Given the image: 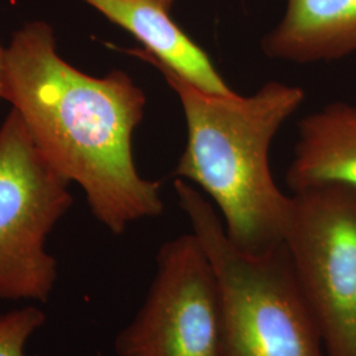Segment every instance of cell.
Segmentation results:
<instances>
[{
  "mask_svg": "<svg viewBox=\"0 0 356 356\" xmlns=\"http://www.w3.org/2000/svg\"><path fill=\"white\" fill-rule=\"evenodd\" d=\"M7 47H4L0 41V101H6L7 95Z\"/></svg>",
  "mask_w": 356,
  "mask_h": 356,
  "instance_id": "obj_11",
  "label": "cell"
},
{
  "mask_svg": "<svg viewBox=\"0 0 356 356\" xmlns=\"http://www.w3.org/2000/svg\"><path fill=\"white\" fill-rule=\"evenodd\" d=\"M284 244L326 356H356V191H294Z\"/></svg>",
  "mask_w": 356,
  "mask_h": 356,
  "instance_id": "obj_5",
  "label": "cell"
},
{
  "mask_svg": "<svg viewBox=\"0 0 356 356\" xmlns=\"http://www.w3.org/2000/svg\"><path fill=\"white\" fill-rule=\"evenodd\" d=\"M268 58L331 63L356 54V0H286V10L260 42Z\"/></svg>",
  "mask_w": 356,
  "mask_h": 356,
  "instance_id": "obj_8",
  "label": "cell"
},
{
  "mask_svg": "<svg viewBox=\"0 0 356 356\" xmlns=\"http://www.w3.org/2000/svg\"><path fill=\"white\" fill-rule=\"evenodd\" d=\"M161 6H164L166 10H172V7H173V4H175V0H157Z\"/></svg>",
  "mask_w": 356,
  "mask_h": 356,
  "instance_id": "obj_12",
  "label": "cell"
},
{
  "mask_svg": "<svg viewBox=\"0 0 356 356\" xmlns=\"http://www.w3.org/2000/svg\"><path fill=\"white\" fill-rule=\"evenodd\" d=\"M285 181L292 193L323 184L356 191V103H330L300 120Z\"/></svg>",
  "mask_w": 356,
  "mask_h": 356,
  "instance_id": "obj_9",
  "label": "cell"
},
{
  "mask_svg": "<svg viewBox=\"0 0 356 356\" xmlns=\"http://www.w3.org/2000/svg\"><path fill=\"white\" fill-rule=\"evenodd\" d=\"M115 26L136 38L156 61L195 88L216 95H232L211 57L178 26L157 0H82Z\"/></svg>",
  "mask_w": 356,
  "mask_h": 356,
  "instance_id": "obj_7",
  "label": "cell"
},
{
  "mask_svg": "<svg viewBox=\"0 0 356 356\" xmlns=\"http://www.w3.org/2000/svg\"><path fill=\"white\" fill-rule=\"evenodd\" d=\"M6 101L38 151L83 191L91 214L114 235L164 211L161 185L141 177L132 152L147 95L123 70L92 76L58 54L53 28L32 22L7 47Z\"/></svg>",
  "mask_w": 356,
  "mask_h": 356,
  "instance_id": "obj_1",
  "label": "cell"
},
{
  "mask_svg": "<svg viewBox=\"0 0 356 356\" xmlns=\"http://www.w3.org/2000/svg\"><path fill=\"white\" fill-rule=\"evenodd\" d=\"M118 356H225L214 268L191 232L161 245L139 312L115 339Z\"/></svg>",
  "mask_w": 356,
  "mask_h": 356,
  "instance_id": "obj_6",
  "label": "cell"
},
{
  "mask_svg": "<svg viewBox=\"0 0 356 356\" xmlns=\"http://www.w3.org/2000/svg\"><path fill=\"white\" fill-rule=\"evenodd\" d=\"M124 51L159 70L182 106L188 140L175 176L209 195L239 250L260 254L277 248L292 200L272 177L269 148L304 103V89L269 81L248 97L216 95L195 88L141 47Z\"/></svg>",
  "mask_w": 356,
  "mask_h": 356,
  "instance_id": "obj_2",
  "label": "cell"
},
{
  "mask_svg": "<svg viewBox=\"0 0 356 356\" xmlns=\"http://www.w3.org/2000/svg\"><path fill=\"white\" fill-rule=\"evenodd\" d=\"M175 191L216 272L225 356H326L285 244L266 254L244 252L201 191L181 178Z\"/></svg>",
  "mask_w": 356,
  "mask_h": 356,
  "instance_id": "obj_3",
  "label": "cell"
},
{
  "mask_svg": "<svg viewBox=\"0 0 356 356\" xmlns=\"http://www.w3.org/2000/svg\"><path fill=\"white\" fill-rule=\"evenodd\" d=\"M70 182L38 151L11 108L0 126V298L47 302L57 261L47 239L73 204Z\"/></svg>",
  "mask_w": 356,
  "mask_h": 356,
  "instance_id": "obj_4",
  "label": "cell"
},
{
  "mask_svg": "<svg viewBox=\"0 0 356 356\" xmlns=\"http://www.w3.org/2000/svg\"><path fill=\"white\" fill-rule=\"evenodd\" d=\"M45 321V313L35 305L0 314V356H26V343Z\"/></svg>",
  "mask_w": 356,
  "mask_h": 356,
  "instance_id": "obj_10",
  "label": "cell"
}]
</instances>
